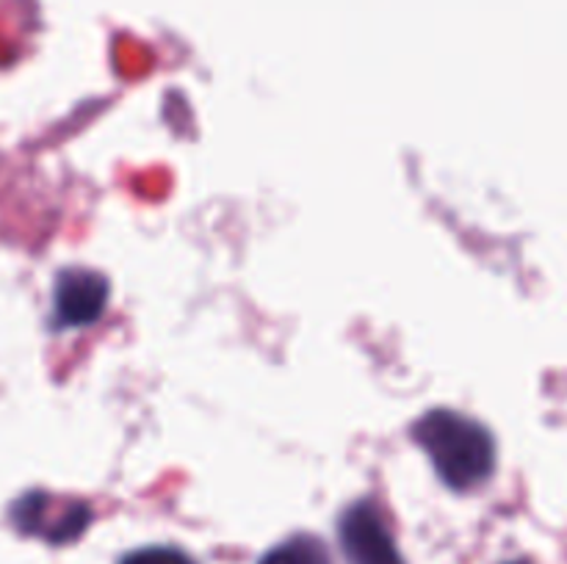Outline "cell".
Instances as JSON below:
<instances>
[{"instance_id":"6da1fadb","label":"cell","mask_w":567,"mask_h":564,"mask_svg":"<svg viewBox=\"0 0 567 564\" xmlns=\"http://www.w3.org/2000/svg\"><path fill=\"white\" fill-rule=\"evenodd\" d=\"M413 440L424 448L443 484L457 492L476 490L496 470L491 429L454 409H430L413 426Z\"/></svg>"},{"instance_id":"7a4b0ae2","label":"cell","mask_w":567,"mask_h":564,"mask_svg":"<svg viewBox=\"0 0 567 564\" xmlns=\"http://www.w3.org/2000/svg\"><path fill=\"white\" fill-rule=\"evenodd\" d=\"M11 520L22 534L42 536L50 545L75 542L92 523L86 501H59L48 492H28L11 506Z\"/></svg>"},{"instance_id":"3957f363","label":"cell","mask_w":567,"mask_h":564,"mask_svg":"<svg viewBox=\"0 0 567 564\" xmlns=\"http://www.w3.org/2000/svg\"><path fill=\"white\" fill-rule=\"evenodd\" d=\"M338 542L349 564H404L380 509L358 501L338 520Z\"/></svg>"},{"instance_id":"277c9868","label":"cell","mask_w":567,"mask_h":564,"mask_svg":"<svg viewBox=\"0 0 567 564\" xmlns=\"http://www.w3.org/2000/svg\"><path fill=\"white\" fill-rule=\"evenodd\" d=\"M111 285L103 274L92 269H64L55 276L53 307L55 324L89 326L100 321L109 304Z\"/></svg>"},{"instance_id":"5b68a950","label":"cell","mask_w":567,"mask_h":564,"mask_svg":"<svg viewBox=\"0 0 567 564\" xmlns=\"http://www.w3.org/2000/svg\"><path fill=\"white\" fill-rule=\"evenodd\" d=\"M258 564H332L330 547L313 534H293L271 547Z\"/></svg>"},{"instance_id":"8992f818","label":"cell","mask_w":567,"mask_h":564,"mask_svg":"<svg viewBox=\"0 0 567 564\" xmlns=\"http://www.w3.org/2000/svg\"><path fill=\"white\" fill-rule=\"evenodd\" d=\"M120 564H197L186 551L169 545H153L138 547V551L127 553Z\"/></svg>"},{"instance_id":"52a82bcc","label":"cell","mask_w":567,"mask_h":564,"mask_svg":"<svg viewBox=\"0 0 567 564\" xmlns=\"http://www.w3.org/2000/svg\"><path fill=\"white\" fill-rule=\"evenodd\" d=\"M507 564H529V562H507Z\"/></svg>"}]
</instances>
